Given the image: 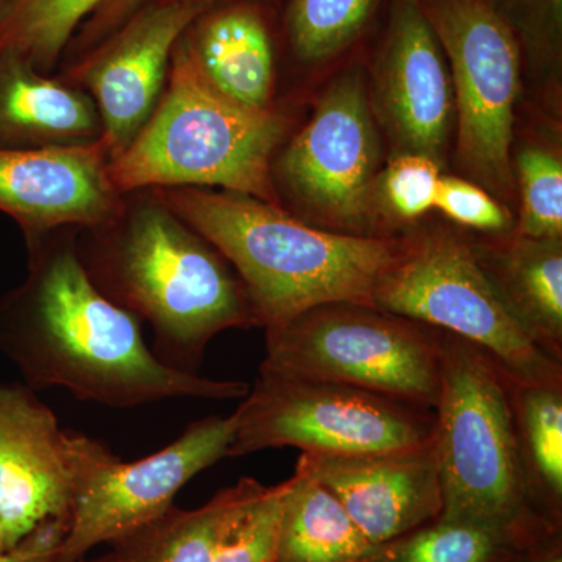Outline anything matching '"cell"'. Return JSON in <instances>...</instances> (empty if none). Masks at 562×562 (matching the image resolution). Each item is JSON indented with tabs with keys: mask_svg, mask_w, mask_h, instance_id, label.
<instances>
[{
	"mask_svg": "<svg viewBox=\"0 0 562 562\" xmlns=\"http://www.w3.org/2000/svg\"><path fill=\"white\" fill-rule=\"evenodd\" d=\"M217 0H147L72 72L92 92L110 160L149 121L172 50L192 22Z\"/></svg>",
	"mask_w": 562,
	"mask_h": 562,
	"instance_id": "5bb4252c",
	"label": "cell"
},
{
	"mask_svg": "<svg viewBox=\"0 0 562 562\" xmlns=\"http://www.w3.org/2000/svg\"><path fill=\"white\" fill-rule=\"evenodd\" d=\"M101 117L87 94L18 58L0 57V149L95 143Z\"/></svg>",
	"mask_w": 562,
	"mask_h": 562,
	"instance_id": "ac0fdd59",
	"label": "cell"
},
{
	"mask_svg": "<svg viewBox=\"0 0 562 562\" xmlns=\"http://www.w3.org/2000/svg\"><path fill=\"white\" fill-rule=\"evenodd\" d=\"M235 431L233 414L206 417L143 460L122 462L106 453L79 484L55 562L81 560L99 543L117 541L168 512L184 484L227 458Z\"/></svg>",
	"mask_w": 562,
	"mask_h": 562,
	"instance_id": "8fae6325",
	"label": "cell"
},
{
	"mask_svg": "<svg viewBox=\"0 0 562 562\" xmlns=\"http://www.w3.org/2000/svg\"><path fill=\"white\" fill-rule=\"evenodd\" d=\"M522 213L519 235L531 239H562V162L553 151L525 147L516 160Z\"/></svg>",
	"mask_w": 562,
	"mask_h": 562,
	"instance_id": "484cf974",
	"label": "cell"
},
{
	"mask_svg": "<svg viewBox=\"0 0 562 562\" xmlns=\"http://www.w3.org/2000/svg\"><path fill=\"white\" fill-rule=\"evenodd\" d=\"M257 480L243 479L217 492L206 505L191 512L171 506L150 522L113 543L105 562H213L232 520L265 491Z\"/></svg>",
	"mask_w": 562,
	"mask_h": 562,
	"instance_id": "ffe728a7",
	"label": "cell"
},
{
	"mask_svg": "<svg viewBox=\"0 0 562 562\" xmlns=\"http://www.w3.org/2000/svg\"><path fill=\"white\" fill-rule=\"evenodd\" d=\"M301 460L339 498L358 530L375 547L442 512L431 441L383 453L302 452Z\"/></svg>",
	"mask_w": 562,
	"mask_h": 562,
	"instance_id": "9a60e30c",
	"label": "cell"
},
{
	"mask_svg": "<svg viewBox=\"0 0 562 562\" xmlns=\"http://www.w3.org/2000/svg\"><path fill=\"white\" fill-rule=\"evenodd\" d=\"M362 66L338 72L279 160L288 191L333 232L373 236L382 160Z\"/></svg>",
	"mask_w": 562,
	"mask_h": 562,
	"instance_id": "30bf717a",
	"label": "cell"
},
{
	"mask_svg": "<svg viewBox=\"0 0 562 562\" xmlns=\"http://www.w3.org/2000/svg\"><path fill=\"white\" fill-rule=\"evenodd\" d=\"M441 166L417 154H397L376 180V209L398 221H416L435 209Z\"/></svg>",
	"mask_w": 562,
	"mask_h": 562,
	"instance_id": "83f0119b",
	"label": "cell"
},
{
	"mask_svg": "<svg viewBox=\"0 0 562 562\" xmlns=\"http://www.w3.org/2000/svg\"><path fill=\"white\" fill-rule=\"evenodd\" d=\"M286 484L265 491L228 525L213 562H279L281 509Z\"/></svg>",
	"mask_w": 562,
	"mask_h": 562,
	"instance_id": "4316f807",
	"label": "cell"
},
{
	"mask_svg": "<svg viewBox=\"0 0 562 562\" xmlns=\"http://www.w3.org/2000/svg\"><path fill=\"white\" fill-rule=\"evenodd\" d=\"M158 194L231 262L266 330L328 303L375 306L376 288L408 246V239L313 227L239 192L160 188Z\"/></svg>",
	"mask_w": 562,
	"mask_h": 562,
	"instance_id": "7a4b0ae2",
	"label": "cell"
},
{
	"mask_svg": "<svg viewBox=\"0 0 562 562\" xmlns=\"http://www.w3.org/2000/svg\"><path fill=\"white\" fill-rule=\"evenodd\" d=\"M284 484L279 562H360L376 552L301 458Z\"/></svg>",
	"mask_w": 562,
	"mask_h": 562,
	"instance_id": "d6986e66",
	"label": "cell"
},
{
	"mask_svg": "<svg viewBox=\"0 0 562 562\" xmlns=\"http://www.w3.org/2000/svg\"><path fill=\"white\" fill-rule=\"evenodd\" d=\"M0 350L32 390L61 387L110 408L169 398L243 401L250 390L165 364L144 341L135 314L95 286L68 243L41 250L24 286L0 303Z\"/></svg>",
	"mask_w": 562,
	"mask_h": 562,
	"instance_id": "6da1fadb",
	"label": "cell"
},
{
	"mask_svg": "<svg viewBox=\"0 0 562 562\" xmlns=\"http://www.w3.org/2000/svg\"><path fill=\"white\" fill-rule=\"evenodd\" d=\"M81 262L110 301L150 322L154 353L179 371L195 373L220 333L260 327L231 262L161 202Z\"/></svg>",
	"mask_w": 562,
	"mask_h": 562,
	"instance_id": "3957f363",
	"label": "cell"
},
{
	"mask_svg": "<svg viewBox=\"0 0 562 562\" xmlns=\"http://www.w3.org/2000/svg\"><path fill=\"white\" fill-rule=\"evenodd\" d=\"M184 2H191V0H184Z\"/></svg>",
	"mask_w": 562,
	"mask_h": 562,
	"instance_id": "8d00e7d4",
	"label": "cell"
},
{
	"mask_svg": "<svg viewBox=\"0 0 562 562\" xmlns=\"http://www.w3.org/2000/svg\"><path fill=\"white\" fill-rule=\"evenodd\" d=\"M498 532L482 525L442 520L392 547L386 562H487Z\"/></svg>",
	"mask_w": 562,
	"mask_h": 562,
	"instance_id": "f1b7e54d",
	"label": "cell"
},
{
	"mask_svg": "<svg viewBox=\"0 0 562 562\" xmlns=\"http://www.w3.org/2000/svg\"><path fill=\"white\" fill-rule=\"evenodd\" d=\"M286 133L279 113L233 101L210 83L183 36L172 50L165 98L149 121L109 162L114 191L221 187L276 199L273 151Z\"/></svg>",
	"mask_w": 562,
	"mask_h": 562,
	"instance_id": "277c9868",
	"label": "cell"
},
{
	"mask_svg": "<svg viewBox=\"0 0 562 562\" xmlns=\"http://www.w3.org/2000/svg\"><path fill=\"white\" fill-rule=\"evenodd\" d=\"M105 0H5L0 7V57L18 58L44 74Z\"/></svg>",
	"mask_w": 562,
	"mask_h": 562,
	"instance_id": "603a6c76",
	"label": "cell"
},
{
	"mask_svg": "<svg viewBox=\"0 0 562 562\" xmlns=\"http://www.w3.org/2000/svg\"><path fill=\"white\" fill-rule=\"evenodd\" d=\"M543 562H561V560H560V558H554V560L543 561Z\"/></svg>",
	"mask_w": 562,
	"mask_h": 562,
	"instance_id": "e575fe53",
	"label": "cell"
},
{
	"mask_svg": "<svg viewBox=\"0 0 562 562\" xmlns=\"http://www.w3.org/2000/svg\"><path fill=\"white\" fill-rule=\"evenodd\" d=\"M483 266L535 341L561 361L562 239L517 236L497 255L495 268Z\"/></svg>",
	"mask_w": 562,
	"mask_h": 562,
	"instance_id": "44dd1931",
	"label": "cell"
},
{
	"mask_svg": "<svg viewBox=\"0 0 562 562\" xmlns=\"http://www.w3.org/2000/svg\"><path fill=\"white\" fill-rule=\"evenodd\" d=\"M74 562H105V561H103V558H101V560H98V561H85L83 558H81V560H77Z\"/></svg>",
	"mask_w": 562,
	"mask_h": 562,
	"instance_id": "836d02e7",
	"label": "cell"
},
{
	"mask_svg": "<svg viewBox=\"0 0 562 562\" xmlns=\"http://www.w3.org/2000/svg\"><path fill=\"white\" fill-rule=\"evenodd\" d=\"M375 308L464 339L513 383L562 386L561 361L535 341L479 254L452 233L408 239L376 288Z\"/></svg>",
	"mask_w": 562,
	"mask_h": 562,
	"instance_id": "8992f818",
	"label": "cell"
},
{
	"mask_svg": "<svg viewBox=\"0 0 562 562\" xmlns=\"http://www.w3.org/2000/svg\"><path fill=\"white\" fill-rule=\"evenodd\" d=\"M512 31L524 65L557 79L562 61V0H483Z\"/></svg>",
	"mask_w": 562,
	"mask_h": 562,
	"instance_id": "d4e9b609",
	"label": "cell"
},
{
	"mask_svg": "<svg viewBox=\"0 0 562 562\" xmlns=\"http://www.w3.org/2000/svg\"><path fill=\"white\" fill-rule=\"evenodd\" d=\"M449 65L457 101V160L482 188L514 192V110L522 54L505 22L483 0H422Z\"/></svg>",
	"mask_w": 562,
	"mask_h": 562,
	"instance_id": "9c48e42d",
	"label": "cell"
},
{
	"mask_svg": "<svg viewBox=\"0 0 562 562\" xmlns=\"http://www.w3.org/2000/svg\"><path fill=\"white\" fill-rule=\"evenodd\" d=\"M3 3H5V0H0V7H2Z\"/></svg>",
	"mask_w": 562,
	"mask_h": 562,
	"instance_id": "d590c367",
	"label": "cell"
},
{
	"mask_svg": "<svg viewBox=\"0 0 562 562\" xmlns=\"http://www.w3.org/2000/svg\"><path fill=\"white\" fill-rule=\"evenodd\" d=\"M146 2L147 0H105L85 24L81 43L85 46L102 43Z\"/></svg>",
	"mask_w": 562,
	"mask_h": 562,
	"instance_id": "1f68e13d",
	"label": "cell"
},
{
	"mask_svg": "<svg viewBox=\"0 0 562 562\" xmlns=\"http://www.w3.org/2000/svg\"><path fill=\"white\" fill-rule=\"evenodd\" d=\"M110 452L63 430L32 387L0 384V528L5 550L47 522H66L81 480Z\"/></svg>",
	"mask_w": 562,
	"mask_h": 562,
	"instance_id": "7c38bea8",
	"label": "cell"
},
{
	"mask_svg": "<svg viewBox=\"0 0 562 562\" xmlns=\"http://www.w3.org/2000/svg\"><path fill=\"white\" fill-rule=\"evenodd\" d=\"M5 543H3L2 528H0V554L5 553Z\"/></svg>",
	"mask_w": 562,
	"mask_h": 562,
	"instance_id": "d6a6232c",
	"label": "cell"
},
{
	"mask_svg": "<svg viewBox=\"0 0 562 562\" xmlns=\"http://www.w3.org/2000/svg\"><path fill=\"white\" fill-rule=\"evenodd\" d=\"M517 435L528 475L543 484L553 497L562 494L561 387L524 386L509 380Z\"/></svg>",
	"mask_w": 562,
	"mask_h": 562,
	"instance_id": "cb8c5ba5",
	"label": "cell"
},
{
	"mask_svg": "<svg viewBox=\"0 0 562 562\" xmlns=\"http://www.w3.org/2000/svg\"><path fill=\"white\" fill-rule=\"evenodd\" d=\"M435 209L449 220L480 232H505L513 227L508 209L473 181L441 177Z\"/></svg>",
	"mask_w": 562,
	"mask_h": 562,
	"instance_id": "f546056e",
	"label": "cell"
},
{
	"mask_svg": "<svg viewBox=\"0 0 562 562\" xmlns=\"http://www.w3.org/2000/svg\"><path fill=\"white\" fill-rule=\"evenodd\" d=\"M184 38L216 90L250 109L269 110L276 55L271 22L257 0H217Z\"/></svg>",
	"mask_w": 562,
	"mask_h": 562,
	"instance_id": "e0dca14e",
	"label": "cell"
},
{
	"mask_svg": "<svg viewBox=\"0 0 562 562\" xmlns=\"http://www.w3.org/2000/svg\"><path fill=\"white\" fill-rule=\"evenodd\" d=\"M102 138L80 146L0 149V211L27 233L111 220L116 194Z\"/></svg>",
	"mask_w": 562,
	"mask_h": 562,
	"instance_id": "2e32d148",
	"label": "cell"
},
{
	"mask_svg": "<svg viewBox=\"0 0 562 562\" xmlns=\"http://www.w3.org/2000/svg\"><path fill=\"white\" fill-rule=\"evenodd\" d=\"M65 522L41 525L16 547L0 554V562H55L66 532Z\"/></svg>",
	"mask_w": 562,
	"mask_h": 562,
	"instance_id": "4dcf8cb0",
	"label": "cell"
},
{
	"mask_svg": "<svg viewBox=\"0 0 562 562\" xmlns=\"http://www.w3.org/2000/svg\"><path fill=\"white\" fill-rule=\"evenodd\" d=\"M390 0H290L283 33L292 57L324 66L344 57L375 27Z\"/></svg>",
	"mask_w": 562,
	"mask_h": 562,
	"instance_id": "7402d4cb",
	"label": "cell"
},
{
	"mask_svg": "<svg viewBox=\"0 0 562 562\" xmlns=\"http://www.w3.org/2000/svg\"><path fill=\"white\" fill-rule=\"evenodd\" d=\"M442 335L357 303H328L266 330L260 371L347 384L422 408L441 390Z\"/></svg>",
	"mask_w": 562,
	"mask_h": 562,
	"instance_id": "52a82bcc",
	"label": "cell"
},
{
	"mask_svg": "<svg viewBox=\"0 0 562 562\" xmlns=\"http://www.w3.org/2000/svg\"><path fill=\"white\" fill-rule=\"evenodd\" d=\"M432 409L442 520L503 530L519 516L530 483L509 380L483 351L447 333Z\"/></svg>",
	"mask_w": 562,
	"mask_h": 562,
	"instance_id": "5b68a950",
	"label": "cell"
},
{
	"mask_svg": "<svg viewBox=\"0 0 562 562\" xmlns=\"http://www.w3.org/2000/svg\"><path fill=\"white\" fill-rule=\"evenodd\" d=\"M373 105L397 154L441 166L452 120L449 65L422 0H390L372 63Z\"/></svg>",
	"mask_w": 562,
	"mask_h": 562,
	"instance_id": "4fadbf2b",
	"label": "cell"
},
{
	"mask_svg": "<svg viewBox=\"0 0 562 562\" xmlns=\"http://www.w3.org/2000/svg\"><path fill=\"white\" fill-rule=\"evenodd\" d=\"M227 458L281 447L317 454L416 449L431 441L430 409L347 384L260 371L233 413Z\"/></svg>",
	"mask_w": 562,
	"mask_h": 562,
	"instance_id": "ba28073f",
	"label": "cell"
}]
</instances>
